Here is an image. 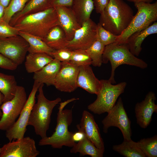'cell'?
Returning <instances> with one entry per match:
<instances>
[{"label":"cell","mask_w":157,"mask_h":157,"mask_svg":"<svg viewBox=\"0 0 157 157\" xmlns=\"http://www.w3.org/2000/svg\"><path fill=\"white\" fill-rule=\"evenodd\" d=\"M134 16L132 8L123 0H110L100 15L99 23L118 36L128 27Z\"/></svg>","instance_id":"obj_1"},{"label":"cell","mask_w":157,"mask_h":157,"mask_svg":"<svg viewBox=\"0 0 157 157\" xmlns=\"http://www.w3.org/2000/svg\"><path fill=\"white\" fill-rule=\"evenodd\" d=\"M78 99L73 98L60 103L54 132L50 137L41 138L39 145H49L53 148L61 149L63 146L72 147L75 144L72 139L73 133L68 129L73 120L72 110L64 108L69 103Z\"/></svg>","instance_id":"obj_2"},{"label":"cell","mask_w":157,"mask_h":157,"mask_svg":"<svg viewBox=\"0 0 157 157\" xmlns=\"http://www.w3.org/2000/svg\"><path fill=\"white\" fill-rule=\"evenodd\" d=\"M57 25H59L57 12L55 8L51 7L21 17L13 26L19 31L42 39L52 28Z\"/></svg>","instance_id":"obj_3"},{"label":"cell","mask_w":157,"mask_h":157,"mask_svg":"<svg viewBox=\"0 0 157 157\" xmlns=\"http://www.w3.org/2000/svg\"><path fill=\"white\" fill-rule=\"evenodd\" d=\"M44 85L41 84L38 88L37 101L33 106L28 124V125L33 127L36 134L41 138L47 137V132L49 127L52 111L61 101L60 97L52 100L47 99L44 94Z\"/></svg>","instance_id":"obj_4"},{"label":"cell","mask_w":157,"mask_h":157,"mask_svg":"<svg viewBox=\"0 0 157 157\" xmlns=\"http://www.w3.org/2000/svg\"><path fill=\"white\" fill-rule=\"evenodd\" d=\"M109 61L111 65V75L108 80L112 83H115V71L119 65L126 64L144 69L147 64L142 60L136 57L130 51L125 44H119L115 42L105 46L102 56V62L106 63Z\"/></svg>","instance_id":"obj_5"},{"label":"cell","mask_w":157,"mask_h":157,"mask_svg":"<svg viewBox=\"0 0 157 157\" xmlns=\"http://www.w3.org/2000/svg\"><path fill=\"white\" fill-rule=\"evenodd\" d=\"M137 11L126 28L117 36L115 43L125 44L128 38L134 33L148 26L157 20V1L154 3L141 2L134 3Z\"/></svg>","instance_id":"obj_6"},{"label":"cell","mask_w":157,"mask_h":157,"mask_svg":"<svg viewBox=\"0 0 157 157\" xmlns=\"http://www.w3.org/2000/svg\"><path fill=\"white\" fill-rule=\"evenodd\" d=\"M100 81L101 87L97 99L88 106L90 111L98 115L108 113L111 110L119 96L124 92L127 84L125 82L113 85L108 80Z\"/></svg>","instance_id":"obj_7"},{"label":"cell","mask_w":157,"mask_h":157,"mask_svg":"<svg viewBox=\"0 0 157 157\" xmlns=\"http://www.w3.org/2000/svg\"><path fill=\"white\" fill-rule=\"evenodd\" d=\"M25 88L17 85L15 94L11 100L3 103L0 106L2 115L0 119V130L6 131L15 122L27 100Z\"/></svg>","instance_id":"obj_8"},{"label":"cell","mask_w":157,"mask_h":157,"mask_svg":"<svg viewBox=\"0 0 157 157\" xmlns=\"http://www.w3.org/2000/svg\"><path fill=\"white\" fill-rule=\"evenodd\" d=\"M102 123L104 133L108 132L110 127H116L121 131L124 140L131 139V121L124 108L121 97L119 98L115 106L108 113L107 115L102 120Z\"/></svg>","instance_id":"obj_9"},{"label":"cell","mask_w":157,"mask_h":157,"mask_svg":"<svg viewBox=\"0 0 157 157\" xmlns=\"http://www.w3.org/2000/svg\"><path fill=\"white\" fill-rule=\"evenodd\" d=\"M40 84L38 82L34 81L31 91L18 119L6 131V137L9 141L20 139L24 137L31 111L35 103L36 94Z\"/></svg>","instance_id":"obj_10"},{"label":"cell","mask_w":157,"mask_h":157,"mask_svg":"<svg viewBox=\"0 0 157 157\" xmlns=\"http://www.w3.org/2000/svg\"><path fill=\"white\" fill-rule=\"evenodd\" d=\"M28 47V42L19 35L8 38H0V53L18 65L24 61Z\"/></svg>","instance_id":"obj_11"},{"label":"cell","mask_w":157,"mask_h":157,"mask_svg":"<svg viewBox=\"0 0 157 157\" xmlns=\"http://www.w3.org/2000/svg\"><path fill=\"white\" fill-rule=\"evenodd\" d=\"M39 154L35 140L29 137L10 141L0 150V157H36Z\"/></svg>","instance_id":"obj_12"},{"label":"cell","mask_w":157,"mask_h":157,"mask_svg":"<svg viewBox=\"0 0 157 157\" xmlns=\"http://www.w3.org/2000/svg\"><path fill=\"white\" fill-rule=\"evenodd\" d=\"M97 24L90 18L75 33L73 38L67 41L65 48L73 51L86 50L97 39Z\"/></svg>","instance_id":"obj_13"},{"label":"cell","mask_w":157,"mask_h":157,"mask_svg":"<svg viewBox=\"0 0 157 157\" xmlns=\"http://www.w3.org/2000/svg\"><path fill=\"white\" fill-rule=\"evenodd\" d=\"M79 67L70 62H61L53 86L61 92H71L74 91L78 88L76 81Z\"/></svg>","instance_id":"obj_14"},{"label":"cell","mask_w":157,"mask_h":157,"mask_svg":"<svg viewBox=\"0 0 157 157\" xmlns=\"http://www.w3.org/2000/svg\"><path fill=\"white\" fill-rule=\"evenodd\" d=\"M155 93L150 91L142 101L138 102L135 107V113L137 124L142 128L145 129L149 125L154 113H157V105Z\"/></svg>","instance_id":"obj_15"},{"label":"cell","mask_w":157,"mask_h":157,"mask_svg":"<svg viewBox=\"0 0 157 157\" xmlns=\"http://www.w3.org/2000/svg\"><path fill=\"white\" fill-rule=\"evenodd\" d=\"M78 130L82 131L87 138L97 148H104L99 128L93 115L86 110L82 113L79 124L76 125Z\"/></svg>","instance_id":"obj_16"},{"label":"cell","mask_w":157,"mask_h":157,"mask_svg":"<svg viewBox=\"0 0 157 157\" xmlns=\"http://www.w3.org/2000/svg\"><path fill=\"white\" fill-rule=\"evenodd\" d=\"M54 8L58 15L59 25L63 30L67 40L70 41L73 38L76 31L81 26L71 7L61 6Z\"/></svg>","instance_id":"obj_17"},{"label":"cell","mask_w":157,"mask_h":157,"mask_svg":"<svg viewBox=\"0 0 157 157\" xmlns=\"http://www.w3.org/2000/svg\"><path fill=\"white\" fill-rule=\"evenodd\" d=\"M76 84L78 87L96 95L101 87L100 81L95 76L90 65L79 67Z\"/></svg>","instance_id":"obj_18"},{"label":"cell","mask_w":157,"mask_h":157,"mask_svg":"<svg viewBox=\"0 0 157 157\" xmlns=\"http://www.w3.org/2000/svg\"><path fill=\"white\" fill-rule=\"evenodd\" d=\"M157 33V22H154L151 25L131 35L125 44L130 51L135 56H138L142 50L141 45L148 36Z\"/></svg>","instance_id":"obj_19"},{"label":"cell","mask_w":157,"mask_h":157,"mask_svg":"<svg viewBox=\"0 0 157 157\" xmlns=\"http://www.w3.org/2000/svg\"><path fill=\"white\" fill-rule=\"evenodd\" d=\"M61 62L53 58L50 63L40 70L34 73V81L47 86L53 85L57 74L60 68Z\"/></svg>","instance_id":"obj_20"},{"label":"cell","mask_w":157,"mask_h":157,"mask_svg":"<svg viewBox=\"0 0 157 157\" xmlns=\"http://www.w3.org/2000/svg\"><path fill=\"white\" fill-rule=\"evenodd\" d=\"M25 58V66L28 73H34L40 70L53 59L45 53H29Z\"/></svg>","instance_id":"obj_21"},{"label":"cell","mask_w":157,"mask_h":157,"mask_svg":"<svg viewBox=\"0 0 157 157\" xmlns=\"http://www.w3.org/2000/svg\"><path fill=\"white\" fill-rule=\"evenodd\" d=\"M81 25L90 18L94 8L93 0H73L71 7Z\"/></svg>","instance_id":"obj_22"},{"label":"cell","mask_w":157,"mask_h":157,"mask_svg":"<svg viewBox=\"0 0 157 157\" xmlns=\"http://www.w3.org/2000/svg\"><path fill=\"white\" fill-rule=\"evenodd\" d=\"M42 40L54 50L65 48L68 41L63 30L59 25L52 28Z\"/></svg>","instance_id":"obj_23"},{"label":"cell","mask_w":157,"mask_h":157,"mask_svg":"<svg viewBox=\"0 0 157 157\" xmlns=\"http://www.w3.org/2000/svg\"><path fill=\"white\" fill-rule=\"evenodd\" d=\"M105 148H98L85 136L82 140L78 142L72 147L71 153H79L81 155H89L92 157H102Z\"/></svg>","instance_id":"obj_24"},{"label":"cell","mask_w":157,"mask_h":157,"mask_svg":"<svg viewBox=\"0 0 157 157\" xmlns=\"http://www.w3.org/2000/svg\"><path fill=\"white\" fill-rule=\"evenodd\" d=\"M49 0H29L21 11L13 16L9 22L10 24L13 26L17 20L21 17L42 11L49 8Z\"/></svg>","instance_id":"obj_25"},{"label":"cell","mask_w":157,"mask_h":157,"mask_svg":"<svg viewBox=\"0 0 157 157\" xmlns=\"http://www.w3.org/2000/svg\"><path fill=\"white\" fill-rule=\"evenodd\" d=\"M19 35L28 43V52L29 53H45L51 56V53L54 50L38 37L21 31H19Z\"/></svg>","instance_id":"obj_26"},{"label":"cell","mask_w":157,"mask_h":157,"mask_svg":"<svg viewBox=\"0 0 157 157\" xmlns=\"http://www.w3.org/2000/svg\"><path fill=\"white\" fill-rule=\"evenodd\" d=\"M17 86L16 79L13 75L0 72V91L4 96L3 102L14 97Z\"/></svg>","instance_id":"obj_27"},{"label":"cell","mask_w":157,"mask_h":157,"mask_svg":"<svg viewBox=\"0 0 157 157\" xmlns=\"http://www.w3.org/2000/svg\"><path fill=\"white\" fill-rule=\"evenodd\" d=\"M113 149L126 157H146L139 147L137 142L131 139L124 140L121 144L113 145Z\"/></svg>","instance_id":"obj_28"},{"label":"cell","mask_w":157,"mask_h":157,"mask_svg":"<svg viewBox=\"0 0 157 157\" xmlns=\"http://www.w3.org/2000/svg\"><path fill=\"white\" fill-rule=\"evenodd\" d=\"M105 46L97 39L86 50L92 61L91 65L100 67L103 63L102 56Z\"/></svg>","instance_id":"obj_29"},{"label":"cell","mask_w":157,"mask_h":157,"mask_svg":"<svg viewBox=\"0 0 157 157\" xmlns=\"http://www.w3.org/2000/svg\"><path fill=\"white\" fill-rule=\"evenodd\" d=\"M137 144L146 157H157V135L143 138L137 142Z\"/></svg>","instance_id":"obj_30"},{"label":"cell","mask_w":157,"mask_h":157,"mask_svg":"<svg viewBox=\"0 0 157 157\" xmlns=\"http://www.w3.org/2000/svg\"><path fill=\"white\" fill-rule=\"evenodd\" d=\"M29 0H11L9 5L5 8L4 15L2 18L9 23L13 16L21 11Z\"/></svg>","instance_id":"obj_31"},{"label":"cell","mask_w":157,"mask_h":157,"mask_svg":"<svg viewBox=\"0 0 157 157\" xmlns=\"http://www.w3.org/2000/svg\"><path fill=\"white\" fill-rule=\"evenodd\" d=\"M69 62L78 67L90 65L91 59L85 50L77 49L72 51Z\"/></svg>","instance_id":"obj_32"},{"label":"cell","mask_w":157,"mask_h":157,"mask_svg":"<svg viewBox=\"0 0 157 157\" xmlns=\"http://www.w3.org/2000/svg\"><path fill=\"white\" fill-rule=\"evenodd\" d=\"M117 36L105 29L99 23L97 24V39L105 46L115 42Z\"/></svg>","instance_id":"obj_33"},{"label":"cell","mask_w":157,"mask_h":157,"mask_svg":"<svg viewBox=\"0 0 157 157\" xmlns=\"http://www.w3.org/2000/svg\"><path fill=\"white\" fill-rule=\"evenodd\" d=\"M19 30L9 23L1 19L0 20V38H8L19 35Z\"/></svg>","instance_id":"obj_34"},{"label":"cell","mask_w":157,"mask_h":157,"mask_svg":"<svg viewBox=\"0 0 157 157\" xmlns=\"http://www.w3.org/2000/svg\"><path fill=\"white\" fill-rule=\"evenodd\" d=\"M72 54V51L64 48L54 50L51 56L61 62H69Z\"/></svg>","instance_id":"obj_35"},{"label":"cell","mask_w":157,"mask_h":157,"mask_svg":"<svg viewBox=\"0 0 157 157\" xmlns=\"http://www.w3.org/2000/svg\"><path fill=\"white\" fill-rule=\"evenodd\" d=\"M18 65L10 59L0 53V67L6 69L15 70Z\"/></svg>","instance_id":"obj_36"},{"label":"cell","mask_w":157,"mask_h":157,"mask_svg":"<svg viewBox=\"0 0 157 157\" xmlns=\"http://www.w3.org/2000/svg\"><path fill=\"white\" fill-rule=\"evenodd\" d=\"M73 0H49V8H55L58 6H66L71 7Z\"/></svg>","instance_id":"obj_37"},{"label":"cell","mask_w":157,"mask_h":157,"mask_svg":"<svg viewBox=\"0 0 157 157\" xmlns=\"http://www.w3.org/2000/svg\"><path fill=\"white\" fill-rule=\"evenodd\" d=\"M94 6L97 13L102 14L110 0H93Z\"/></svg>","instance_id":"obj_38"},{"label":"cell","mask_w":157,"mask_h":157,"mask_svg":"<svg viewBox=\"0 0 157 157\" xmlns=\"http://www.w3.org/2000/svg\"><path fill=\"white\" fill-rule=\"evenodd\" d=\"M84 133L81 131L78 130V131L73 133L72 139L75 142H78L83 140L85 136Z\"/></svg>","instance_id":"obj_39"},{"label":"cell","mask_w":157,"mask_h":157,"mask_svg":"<svg viewBox=\"0 0 157 157\" xmlns=\"http://www.w3.org/2000/svg\"><path fill=\"white\" fill-rule=\"evenodd\" d=\"M127 1L134 3L143 2L147 3H151L154 0H127Z\"/></svg>","instance_id":"obj_40"},{"label":"cell","mask_w":157,"mask_h":157,"mask_svg":"<svg viewBox=\"0 0 157 157\" xmlns=\"http://www.w3.org/2000/svg\"><path fill=\"white\" fill-rule=\"evenodd\" d=\"M11 0H0V3L5 8L9 4Z\"/></svg>","instance_id":"obj_41"},{"label":"cell","mask_w":157,"mask_h":157,"mask_svg":"<svg viewBox=\"0 0 157 157\" xmlns=\"http://www.w3.org/2000/svg\"><path fill=\"white\" fill-rule=\"evenodd\" d=\"M5 8L0 3V20L2 19L4 14Z\"/></svg>","instance_id":"obj_42"},{"label":"cell","mask_w":157,"mask_h":157,"mask_svg":"<svg viewBox=\"0 0 157 157\" xmlns=\"http://www.w3.org/2000/svg\"><path fill=\"white\" fill-rule=\"evenodd\" d=\"M4 99V96L2 93L0 91V106L3 102ZM2 115V112L0 108V117Z\"/></svg>","instance_id":"obj_43"},{"label":"cell","mask_w":157,"mask_h":157,"mask_svg":"<svg viewBox=\"0 0 157 157\" xmlns=\"http://www.w3.org/2000/svg\"></svg>","instance_id":"obj_44"}]
</instances>
